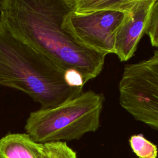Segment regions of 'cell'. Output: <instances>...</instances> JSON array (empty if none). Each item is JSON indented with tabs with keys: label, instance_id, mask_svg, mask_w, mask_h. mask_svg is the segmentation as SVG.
I'll return each mask as SVG.
<instances>
[{
	"label": "cell",
	"instance_id": "1",
	"mask_svg": "<svg viewBox=\"0 0 158 158\" xmlns=\"http://www.w3.org/2000/svg\"><path fill=\"white\" fill-rule=\"evenodd\" d=\"M70 0H1L0 23L65 70H75L85 83L102 71L106 54L78 43L62 27Z\"/></svg>",
	"mask_w": 158,
	"mask_h": 158
},
{
	"label": "cell",
	"instance_id": "2",
	"mask_svg": "<svg viewBox=\"0 0 158 158\" xmlns=\"http://www.w3.org/2000/svg\"><path fill=\"white\" fill-rule=\"evenodd\" d=\"M66 71L0 23V88L25 93L41 109L53 108L83 92L69 85Z\"/></svg>",
	"mask_w": 158,
	"mask_h": 158
},
{
	"label": "cell",
	"instance_id": "3",
	"mask_svg": "<svg viewBox=\"0 0 158 158\" xmlns=\"http://www.w3.org/2000/svg\"><path fill=\"white\" fill-rule=\"evenodd\" d=\"M104 101L102 94L89 90L53 108L31 112L26 133L40 143L79 139L99 127Z\"/></svg>",
	"mask_w": 158,
	"mask_h": 158
},
{
	"label": "cell",
	"instance_id": "4",
	"mask_svg": "<svg viewBox=\"0 0 158 158\" xmlns=\"http://www.w3.org/2000/svg\"><path fill=\"white\" fill-rule=\"evenodd\" d=\"M121 106L137 121L158 130V52L127 65L118 84Z\"/></svg>",
	"mask_w": 158,
	"mask_h": 158
},
{
	"label": "cell",
	"instance_id": "5",
	"mask_svg": "<svg viewBox=\"0 0 158 158\" xmlns=\"http://www.w3.org/2000/svg\"><path fill=\"white\" fill-rule=\"evenodd\" d=\"M125 14L112 10L80 13L71 10L64 16L62 27L85 48L106 55L114 54L116 34Z\"/></svg>",
	"mask_w": 158,
	"mask_h": 158
},
{
	"label": "cell",
	"instance_id": "6",
	"mask_svg": "<svg viewBox=\"0 0 158 158\" xmlns=\"http://www.w3.org/2000/svg\"><path fill=\"white\" fill-rule=\"evenodd\" d=\"M153 0H136L124 19L117 32L114 54L120 61L129 60L144 34L149 10Z\"/></svg>",
	"mask_w": 158,
	"mask_h": 158
},
{
	"label": "cell",
	"instance_id": "7",
	"mask_svg": "<svg viewBox=\"0 0 158 158\" xmlns=\"http://www.w3.org/2000/svg\"><path fill=\"white\" fill-rule=\"evenodd\" d=\"M0 158H40V143L25 133H9L0 139Z\"/></svg>",
	"mask_w": 158,
	"mask_h": 158
},
{
	"label": "cell",
	"instance_id": "8",
	"mask_svg": "<svg viewBox=\"0 0 158 158\" xmlns=\"http://www.w3.org/2000/svg\"><path fill=\"white\" fill-rule=\"evenodd\" d=\"M136 0H70L73 11L85 13L96 11H130Z\"/></svg>",
	"mask_w": 158,
	"mask_h": 158
},
{
	"label": "cell",
	"instance_id": "9",
	"mask_svg": "<svg viewBox=\"0 0 158 158\" xmlns=\"http://www.w3.org/2000/svg\"><path fill=\"white\" fill-rule=\"evenodd\" d=\"M40 158H77V152L65 141L40 143Z\"/></svg>",
	"mask_w": 158,
	"mask_h": 158
},
{
	"label": "cell",
	"instance_id": "10",
	"mask_svg": "<svg viewBox=\"0 0 158 158\" xmlns=\"http://www.w3.org/2000/svg\"><path fill=\"white\" fill-rule=\"evenodd\" d=\"M129 144L138 158H157V146L148 140L142 134L133 135L129 139Z\"/></svg>",
	"mask_w": 158,
	"mask_h": 158
},
{
	"label": "cell",
	"instance_id": "11",
	"mask_svg": "<svg viewBox=\"0 0 158 158\" xmlns=\"http://www.w3.org/2000/svg\"><path fill=\"white\" fill-rule=\"evenodd\" d=\"M144 34L149 36L152 46L158 48V0H153L148 17Z\"/></svg>",
	"mask_w": 158,
	"mask_h": 158
},
{
	"label": "cell",
	"instance_id": "12",
	"mask_svg": "<svg viewBox=\"0 0 158 158\" xmlns=\"http://www.w3.org/2000/svg\"><path fill=\"white\" fill-rule=\"evenodd\" d=\"M157 52H158V50H157Z\"/></svg>",
	"mask_w": 158,
	"mask_h": 158
}]
</instances>
